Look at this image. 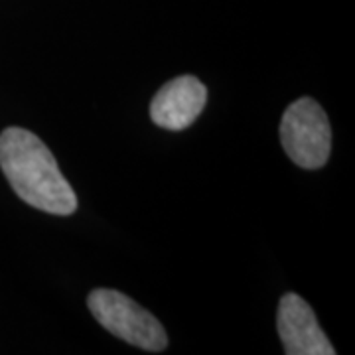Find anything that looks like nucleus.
<instances>
[{
	"label": "nucleus",
	"instance_id": "7ed1b4c3",
	"mask_svg": "<svg viewBox=\"0 0 355 355\" xmlns=\"http://www.w3.org/2000/svg\"><path fill=\"white\" fill-rule=\"evenodd\" d=\"M280 142L300 168L318 170L326 164L331 150V127L320 103L310 97L292 103L280 123Z\"/></svg>",
	"mask_w": 355,
	"mask_h": 355
},
{
	"label": "nucleus",
	"instance_id": "f257e3e1",
	"mask_svg": "<svg viewBox=\"0 0 355 355\" xmlns=\"http://www.w3.org/2000/svg\"><path fill=\"white\" fill-rule=\"evenodd\" d=\"M0 168L16 196L28 205L51 216H71L77 209L71 184L34 132L10 127L0 135Z\"/></svg>",
	"mask_w": 355,
	"mask_h": 355
},
{
	"label": "nucleus",
	"instance_id": "39448f33",
	"mask_svg": "<svg viewBox=\"0 0 355 355\" xmlns=\"http://www.w3.org/2000/svg\"><path fill=\"white\" fill-rule=\"evenodd\" d=\"M207 103V89L198 77L180 76L168 81L154 95L150 119L154 125L168 130L188 128L202 114Z\"/></svg>",
	"mask_w": 355,
	"mask_h": 355
},
{
	"label": "nucleus",
	"instance_id": "f03ea898",
	"mask_svg": "<svg viewBox=\"0 0 355 355\" xmlns=\"http://www.w3.org/2000/svg\"><path fill=\"white\" fill-rule=\"evenodd\" d=\"M87 306L105 330L135 347L162 352L168 345V336L158 318L123 292L97 288L89 294Z\"/></svg>",
	"mask_w": 355,
	"mask_h": 355
},
{
	"label": "nucleus",
	"instance_id": "20e7f679",
	"mask_svg": "<svg viewBox=\"0 0 355 355\" xmlns=\"http://www.w3.org/2000/svg\"><path fill=\"white\" fill-rule=\"evenodd\" d=\"M280 342L288 355H334L336 349L318 324L304 298L288 292L280 298L277 314Z\"/></svg>",
	"mask_w": 355,
	"mask_h": 355
}]
</instances>
